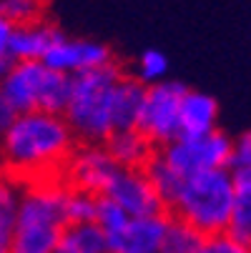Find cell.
<instances>
[{"label": "cell", "instance_id": "1", "mask_svg": "<svg viewBox=\"0 0 251 253\" xmlns=\"http://www.w3.org/2000/svg\"><path fill=\"white\" fill-rule=\"evenodd\" d=\"M76 143L78 140L63 116L43 111L20 113L0 138V170L15 175L23 183L58 178Z\"/></svg>", "mask_w": 251, "mask_h": 253}, {"label": "cell", "instance_id": "2", "mask_svg": "<svg viewBox=\"0 0 251 253\" xmlns=\"http://www.w3.org/2000/svg\"><path fill=\"white\" fill-rule=\"evenodd\" d=\"M63 201L65 183L60 178L25 180L18 201L10 253H53L65 226Z\"/></svg>", "mask_w": 251, "mask_h": 253}, {"label": "cell", "instance_id": "3", "mask_svg": "<svg viewBox=\"0 0 251 253\" xmlns=\"http://www.w3.org/2000/svg\"><path fill=\"white\" fill-rule=\"evenodd\" d=\"M126 70L116 63L70 76V98L63 111L65 123L78 143H103L113 133L111 95Z\"/></svg>", "mask_w": 251, "mask_h": 253}, {"label": "cell", "instance_id": "4", "mask_svg": "<svg viewBox=\"0 0 251 253\" xmlns=\"http://www.w3.org/2000/svg\"><path fill=\"white\" fill-rule=\"evenodd\" d=\"M234 206V183L226 168L203 170L184 178L168 213L194 226L201 236L226 233Z\"/></svg>", "mask_w": 251, "mask_h": 253}, {"label": "cell", "instance_id": "5", "mask_svg": "<svg viewBox=\"0 0 251 253\" xmlns=\"http://www.w3.org/2000/svg\"><path fill=\"white\" fill-rule=\"evenodd\" d=\"M231 140L234 138L229 133L216 128L199 138H176L156 151L178 175L189 178L194 173L226 168L229 153H231Z\"/></svg>", "mask_w": 251, "mask_h": 253}, {"label": "cell", "instance_id": "6", "mask_svg": "<svg viewBox=\"0 0 251 253\" xmlns=\"http://www.w3.org/2000/svg\"><path fill=\"white\" fill-rule=\"evenodd\" d=\"M186 88L189 85H184L181 81L171 78L146 88L136 128L153 143V148H161L178 138V108H181Z\"/></svg>", "mask_w": 251, "mask_h": 253}, {"label": "cell", "instance_id": "7", "mask_svg": "<svg viewBox=\"0 0 251 253\" xmlns=\"http://www.w3.org/2000/svg\"><path fill=\"white\" fill-rule=\"evenodd\" d=\"M116 163L103 143H76L68 161L60 168V180L68 188H76L91 196H100L116 173Z\"/></svg>", "mask_w": 251, "mask_h": 253}, {"label": "cell", "instance_id": "8", "mask_svg": "<svg viewBox=\"0 0 251 253\" xmlns=\"http://www.w3.org/2000/svg\"><path fill=\"white\" fill-rule=\"evenodd\" d=\"M46 68L55 70L63 76H76L83 70H93L100 65L116 63V53L111 45H105L100 41H88V38H63L43 55L41 60Z\"/></svg>", "mask_w": 251, "mask_h": 253}, {"label": "cell", "instance_id": "9", "mask_svg": "<svg viewBox=\"0 0 251 253\" xmlns=\"http://www.w3.org/2000/svg\"><path fill=\"white\" fill-rule=\"evenodd\" d=\"M103 196L116 201L128 215H151V213L166 211L158 193L149 183L143 168H138V170L136 168H116Z\"/></svg>", "mask_w": 251, "mask_h": 253}, {"label": "cell", "instance_id": "10", "mask_svg": "<svg viewBox=\"0 0 251 253\" xmlns=\"http://www.w3.org/2000/svg\"><path fill=\"white\" fill-rule=\"evenodd\" d=\"M171 213H151V215H131L126 226L105 236L108 253H158Z\"/></svg>", "mask_w": 251, "mask_h": 253}, {"label": "cell", "instance_id": "11", "mask_svg": "<svg viewBox=\"0 0 251 253\" xmlns=\"http://www.w3.org/2000/svg\"><path fill=\"white\" fill-rule=\"evenodd\" d=\"M43 73H46V65L41 60H15L10 73L0 83V95L15 108L18 116L35 111Z\"/></svg>", "mask_w": 251, "mask_h": 253}, {"label": "cell", "instance_id": "12", "mask_svg": "<svg viewBox=\"0 0 251 253\" xmlns=\"http://www.w3.org/2000/svg\"><path fill=\"white\" fill-rule=\"evenodd\" d=\"M63 30L48 18L33 20L25 25H15L10 33L8 55L13 60H43V55L63 38Z\"/></svg>", "mask_w": 251, "mask_h": 253}, {"label": "cell", "instance_id": "13", "mask_svg": "<svg viewBox=\"0 0 251 253\" xmlns=\"http://www.w3.org/2000/svg\"><path fill=\"white\" fill-rule=\"evenodd\" d=\"M219 128V100L211 93L186 88L178 108V138H199Z\"/></svg>", "mask_w": 251, "mask_h": 253}, {"label": "cell", "instance_id": "14", "mask_svg": "<svg viewBox=\"0 0 251 253\" xmlns=\"http://www.w3.org/2000/svg\"><path fill=\"white\" fill-rule=\"evenodd\" d=\"M143 95H146V85L138 83L131 73H123L113 88L111 95V126L113 130H131L138 126Z\"/></svg>", "mask_w": 251, "mask_h": 253}, {"label": "cell", "instance_id": "15", "mask_svg": "<svg viewBox=\"0 0 251 253\" xmlns=\"http://www.w3.org/2000/svg\"><path fill=\"white\" fill-rule=\"evenodd\" d=\"M105 151L113 158V163L118 168H143L149 163V158L153 156V143L143 135L138 128L131 130H113L108 138L103 140Z\"/></svg>", "mask_w": 251, "mask_h": 253}, {"label": "cell", "instance_id": "16", "mask_svg": "<svg viewBox=\"0 0 251 253\" xmlns=\"http://www.w3.org/2000/svg\"><path fill=\"white\" fill-rule=\"evenodd\" d=\"M53 253H108V243L96 223H65Z\"/></svg>", "mask_w": 251, "mask_h": 253}, {"label": "cell", "instance_id": "17", "mask_svg": "<svg viewBox=\"0 0 251 253\" xmlns=\"http://www.w3.org/2000/svg\"><path fill=\"white\" fill-rule=\"evenodd\" d=\"M20 191H23V180L0 170V253H10Z\"/></svg>", "mask_w": 251, "mask_h": 253}, {"label": "cell", "instance_id": "18", "mask_svg": "<svg viewBox=\"0 0 251 253\" xmlns=\"http://www.w3.org/2000/svg\"><path fill=\"white\" fill-rule=\"evenodd\" d=\"M143 173H146V178H149V183L153 186V191L158 193V198H161V203L166 206V211L171 208V203L176 201V196H178V191H181V183H184V178L178 175L161 156H158V151H153V156L149 158V163L143 166Z\"/></svg>", "mask_w": 251, "mask_h": 253}, {"label": "cell", "instance_id": "19", "mask_svg": "<svg viewBox=\"0 0 251 253\" xmlns=\"http://www.w3.org/2000/svg\"><path fill=\"white\" fill-rule=\"evenodd\" d=\"M68 98H70V76H63V73H55V70L46 68L43 81H41V90H38V105H35V111L63 116L65 105H68Z\"/></svg>", "mask_w": 251, "mask_h": 253}, {"label": "cell", "instance_id": "20", "mask_svg": "<svg viewBox=\"0 0 251 253\" xmlns=\"http://www.w3.org/2000/svg\"><path fill=\"white\" fill-rule=\"evenodd\" d=\"M201 241H203V236L194 226H189L186 221L171 215L158 253H196Z\"/></svg>", "mask_w": 251, "mask_h": 253}, {"label": "cell", "instance_id": "21", "mask_svg": "<svg viewBox=\"0 0 251 253\" xmlns=\"http://www.w3.org/2000/svg\"><path fill=\"white\" fill-rule=\"evenodd\" d=\"M131 76L138 83H143L146 88L166 81L168 78V58H166V53L158 50V48H146V50L138 55L136 68H133Z\"/></svg>", "mask_w": 251, "mask_h": 253}, {"label": "cell", "instance_id": "22", "mask_svg": "<svg viewBox=\"0 0 251 253\" xmlns=\"http://www.w3.org/2000/svg\"><path fill=\"white\" fill-rule=\"evenodd\" d=\"M0 15L13 28L46 18V0H0Z\"/></svg>", "mask_w": 251, "mask_h": 253}, {"label": "cell", "instance_id": "23", "mask_svg": "<svg viewBox=\"0 0 251 253\" xmlns=\"http://www.w3.org/2000/svg\"><path fill=\"white\" fill-rule=\"evenodd\" d=\"M131 218V215L116 203V201H111L108 196H96V215H93V223L105 233V236H113V233H118L123 226H126V221Z\"/></svg>", "mask_w": 251, "mask_h": 253}, {"label": "cell", "instance_id": "24", "mask_svg": "<svg viewBox=\"0 0 251 253\" xmlns=\"http://www.w3.org/2000/svg\"><path fill=\"white\" fill-rule=\"evenodd\" d=\"M63 213H65V223H93V215H96V196L65 186Z\"/></svg>", "mask_w": 251, "mask_h": 253}, {"label": "cell", "instance_id": "25", "mask_svg": "<svg viewBox=\"0 0 251 253\" xmlns=\"http://www.w3.org/2000/svg\"><path fill=\"white\" fill-rule=\"evenodd\" d=\"M196 253H251V246L239 243L229 233H211V236H203Z\"/></svg>", "mask_w": 251, "mask_h": 253}, {"label": "cell", "instance_id": "26", "mask_svg": "<svg viewBox=\"0 0 251 253\" xmlns=\"http://www.w3.org/2000/svg\"><path fill=\"white\" fill-rule=\"evenodd\" d=\"M244 168H251V133L249 130L239 133V138L231 140V153L226 163V170H244Z\"/></svg>", "mask_w": 251, "mask_h": 253}, {"label": "cell", "instance_id": "27", "mask_svg": "<svg viewBox=\"0 0 251 253\" xmlns=\"http://www.w3.org/2000/svg\"><path fill=\"white\" fill-rule=\"evenodd\" d=\"M18 118V113H15V108L0 95V138H3L5 133H8V128L13 126V121Z\"/></svg>", "mask_w": 251, "mask_h": 253}, {"label": "cell", "instance_id": "28", "mask_svg": "<svg viewBox=\"0 0 251 253\" xmlns=\"http://www.w3.org/2000/svg\"><path fill=\"white\" fill-rule=\"evenodd\" d=\"M10 33H13V25L0 15V55L8 53V43H10Z\"/></svg>", "mask_w": 251, "mask_h": 253}, {"label": "cell", "instance_id": "29", "mask_svg": "<svg viewBox=\"0 0 251 253\" xmlns=\"http://www.w3.org/2000/svg\"><path fill=\"white\" fill-rule=\"evenodd\" d=\"M13 63H15V60H13V58H10L8 53H5V55H0V83H3V78H5L8 73H10Z\"/></svg>", "mask_w": 251, "mask_h": 253}]
</instances>
